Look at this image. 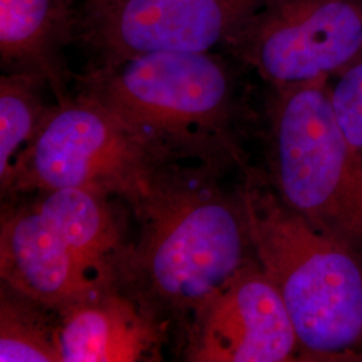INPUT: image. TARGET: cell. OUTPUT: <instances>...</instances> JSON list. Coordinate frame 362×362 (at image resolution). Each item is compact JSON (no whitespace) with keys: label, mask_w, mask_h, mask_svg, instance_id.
<instances>
[{"label":"cell","mask_w":362,"mask_h":362,"mask_svg":"<svg viewBox=\"0 0 362 362\" xmlns=\"http://www.w3.org/2000/svg\"><path fill=\"white\" fill-rule=\"evenodd\" d=\"M267 0H117L78 6L74 40L94 66L153 52H212Z\"/></svg>","instance_id":"obj_7"},{"label":"cell","mask_w":362,"mask_h":362,"mask_svg":"<svg viewBox=\"0 0 362 362\" xmlns=\"http://www.w3.org/2000/svg\"><path fill=\"white\" fill-rule=\"evenodd\" d=\"M50 310L1 284L0 361L61 362L58 320Z\"/></svg>","instance_id":"obj_14"},{"label":"cell","mask_w":362,"mask_h":362,"mask_svg":"<svg viewBox=\"0 0 362 362\" xmlns=\"http://www.w3.org/2000/svg\"><path fill=\"white\" fill-rule=\"evenodd\" d=\"M332 78L272 86L264 176L314 228L362 258V153L337 121Z\"/></svg>","instance_id":"obj_4"},{"label":"cell","mask_w":362,"mask_h":362,"mask_svg":"<svg viewBox=\"0 0 362 362\" xmlns=\"http://www.w3.org/2000/svg\"><path fill=\"white\" fill-rule=\"evenodd\" d=\"M169 161L137 130L77 91L52 105L13 168L7 194L81 188L136 207L156 169Z\"/></svg>","instance_id":"obj_5"},{"label":"cell","mask_w":362,"mask_h":362,"mask_svg":"<svg viewBox=\"0 0 362 362\" xmlns=\"http://www.w3.org/2000/svg\"><path fill=\"white\" fill-rule=\"evenodd\" d=\"M336 78L330 90L337 121L350 145L362 153V55Z\"/></svg>","instance_id":"obj_15"},{"label":"cell","mask_w":362,"mask_h":362,"mask_svg":"<svg viewBox=\"0 0 362 362\" xmlns=\"http://www.w3.org/2000/svg\"><path fill=\"white\" fill-rule=\"evenodd\" d=\"M117 0H82L81 4L83 6H101V4H107V3H113Z\"/></svg>","instance_id":"obj_16"},{"label":"cell","mask_w":362,"mask_h":362,"mask_svg":"<svg viewBox=\"0 0 362 362\" xmlns=\"http://www.w3.org/2000/svg\"><path fill=\"white\" fill-rule=\"evenodd\" d=\"M239 187L255 259L285 303L303 361H362V258L282 202L263 172Z\"/></svg>","instance_id":"obj_3"},{"label":"cell","mask_w":362,"mask_h":362,"mask_svg":"<svg viewBox=\"0 0 362 362\" xmlns=\"http://www.w3.org/2000/svg\"><path fill=\"white\" fill-rule=\"evenodd\" d=\"M223 169L165 163L133 212L121 288L157 318L187 324L202 302L255 260L240 189L220 184Z\"/></svg>","instance_id":"obj_1"},{"label":"cell","mask_w":362,"mask_h":362,"mask_svg":"<svg viewBox=\"0 0 362 362\" xmlns=\"http://www.w3.org/2000/svg\"><path fill=\"white\" fill-rule=\"evenodd\" d=\"M184 357L192 362L300 360L285 303L257 259L192 313L185 324Z\"/></svg>","instance_id":"obj_8"},{"label":"cell","mask_w":362,"mask_h":362,"mask_svg":"<svg viewBox=\"0 0 362 362\" xmlns=\"http://www.w3.org/2000/svg\"><path fill=\"white\" fill-rule=\"evenodd\" d=\"M167 322L121 287L58 314L61 362L156 361Z\"/></svg>","instance_id":"obj_10"},{"label":"cell","mask_w":362,"mask_h":362,"mask_svg":"<svg viewBox=\"0 0 362 362\" xmlns=\"http://www.w3.org/2000/svg\"><path fill=\"white\" fill-rule=\"evenodd\" d=\"M169 161L245 165L236 139L242 103L228 62L212 52H153L76 77Z\"/></svg>","instance_id":"obj_2"},{"label":"cell","mask_w":362,"mask_h":362,"mask_svg":"<svg viewBox=\"0 0 362 362\" xmlns=\"http://www.w3.org/2000/svg\"><path fill=\"white\" fill-rule=\"evenodd\" d=\"M0 276L3 285L58 314L107 290L91 279L35 206L3 212Z\"/></svg>","instance_id":"obj_9"},{"label":"cell","mask_w":362,"mask_h":362,"mask_svg":"<svg viewBox=\"0 0 362 362\" xmlns=\"http://www.w3.org/2000/svg\"><path fill=\"white\" fill-rule=\"evenodd\" d=\"M45 78L7 71L0 78V184L7 194L18 158L33 143L52 105H46ZM50 89V88H49Z\"/></svg>","instance_id":"obj_13"},{"label":"cell","mask_w":362,"mask_h":362,"mask_svg":"<svg viewBox=\"0 0 362 362\" xmlns=\"http://www.w3.org/2000/svg\"><path fill=\"white\" fill-rule=\"evenodd\" d=\"M110 196L81 188L45 192L35 204L83 270L104 288L121 287L130 243Z\"/></svg>","instance_id":"obj_12"},{"label":"cell","mask_w":362,"mask_h":362,"mask_svg":"<svg viewBox=\"0 0 362 362\" xmlns=\"http://www.w3.org/2000/svg\"><path fill=\"white\" fill-rule=\"evenodd\" d=\"M76 1L0 0L1 66L45 78L57 103L70 95L64 47L74 40Z\"/></svg>","instance_id":"obj_11"},{"label":"cell","mask_w":362,"mask_h":362,"mask_svg":"<svg viewBox=\"0 0 362 362\" xmlns=\"http://www.w3.org/2000/svg\"><path fill=\"white\" fill-rule=\"evenodd\" d=\"M223 47L270 86L336 77L362 55V0H267Z\"/></svg>","instance_id":"obj_6"}]
</instances>
